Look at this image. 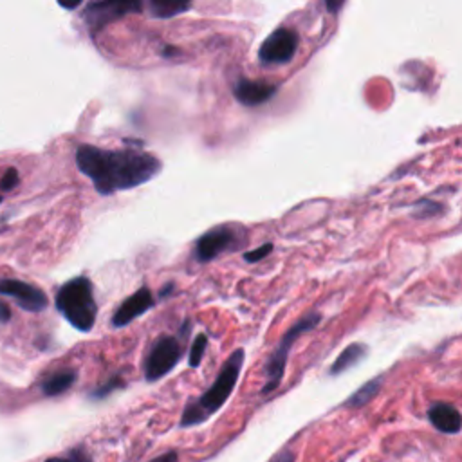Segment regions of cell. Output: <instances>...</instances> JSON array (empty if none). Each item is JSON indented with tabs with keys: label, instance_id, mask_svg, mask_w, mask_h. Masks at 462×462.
I'll return each mask as SVG.
<instances>
[{
	"label": "cell",
	"instance_id": "1",
	"mask_svg": "<svg viewBox=\"0 0 462 462\" xmlns=\"http://www.w3.org/2000/svg\"><path fill=\"white\" fill-rule=\"evenodd\" d=\"M76 164L99 195L137 188L157 177L162 168L153 153L134 148L106 150L94 144H81L76 150Z\"/></svg>",
	"mask_w": 462,
	"mask_h": 462
},
{
	"label": "cell",
	"instance_id": "2",
	"mask_svg": "<svg viewBox=\"0 0 462 462\" xmlns=\"http://www.w3.org/2000/svg\"><path fill=\"white\" fill-rule=\"evenodd\" d=\"M245 361V352L244 348H236L231 352V356L226 359V363L222 365L217 379L211 383V386L199 395L197 399L189 401L182 411L180 417V426L182 428H189V426H197L200 422H206L211 415H215L229 399V395L233 393L242 366Z\"/></svg>",
	"mask_w": 462,
	"mask_h": 462
},
{
	"label": "cell",
	"instance_id": "3",
	"mask_svg": "<svg viewBox=\"0 0 462 462\" xmlns=\"http://www.w3.org/2000/svg\"><path fill=\"white\" fill-rule=\"evenodd\" d=\"M56 309L74 328L90 332L97 316L92 282L87 276H76L65 282L56 292Z\"/></svg>",
	"mask_w": 462,
	"mask_h": 462
},
{
	"label": "cell",
	"instance_id": "4",
	"mask_svg": "<svg viewBox=\"0 0 462 462\" xmlns=\"http://www.w3.org/2000/svg\"><path fill=\"white\" fill-rule=\"evenodd\" d=\"M321 321V314L319 312H309L305 316H301L287 332L285 336L280 339L278 346L273 350V354L269 356L267 363H265V384L262 388V393H271L273 390H276L285 375V365H287V357H289V350L292 346V343L305 332L312 330L318 323Z\"/></svg>",
	"mask_w": 462,
	"mask_h": 462
},
{
	"label": "cell",
	"instance_id": "5",
	"mask_svg": "<svg viewBox=\"0 0 462 462\" xmlns=\"http://www.w3.org/2000/svg\"><path fill=\"white\" fill-rule=\"evenodd\" d=\"M182 357V346L175 336H161L144 359V377L153 383L171 372Z\"/></svg>",
	"mask_w": 462,
	"mask_h": 462
},
{
	"label": "cell",
	"instance_id": "6",
	"mask_svg": "<svg viewBox=\"0 0 462 462\" xmlns=\"http://www.w3.org/2000/svg\"><path fill=\"white\" fill-rule=\"evenodd\" d=\"M300 45V34L291 27L274 29L260 45L258 60L263 65H283L289 63Z\"/></svg>",
	"mask_w": 462,
	"mask_h": 462
},
{
	"label": "cell",
	"instance_id": "7",
	"mask_svg": "<svg viewBox=\"0 0 462 462\" xmlns=\"http://www.w3.org/2000/svg\"><path fill=\"white\" fill-rule=\"evenodd\" d=\"M236 236H238V231H235L233 226H229V224L211 227L202 236L197 238L195 249H193L195 260L200 263H206V262L220 256L222 253H226L236 245V242H238Z\"/></svg>",
	"mask_w": 462,
	"mask_h": 462
},
{
	"label": "cell",
	"instance_id": "8",
	"mask_svg": "<svg viewBox=\"0 0 462 462\" xmlns=\"http://www.w3.org/2000/svg\"><path fill=\"white\" fill-rule=\"evenodd\" d=\"M141 9V2H90L83 11V20L92 29H101L103 25Z\"/></svg>",
	"mask_w": 462,
	"mask_h": 462
},
{
	"label": "cell",
	"instance_id": "9",
	"mask_svg": "<svg viewBox=\"0 0 462 462\" xmlns=\"http://www.w3.org/2000/svg\"><path fill=\"white\" fill-rule=\"evenodd\" d=\"M0 294L11 296L22 309L29 312H40L49 305L47 294L42 289L31 283H25L22 280H13V278L0 280Z\"/></svg>",
	"mask_w": 462,
	"mask_h": 462
},
{
	"label": "cell",
	"instance_id": "10",
	"mask_svg": "<svg viewBox=\"0 0 462 462\" xmlns=\"http://www.w3.org/2000/svg\"><path fill=\"white\" fill-rule=\"evenodd\" d=\"M155 300L150 292V289L146 285L139 287L132 296H128L112 314V327L116 328H123L126 325H130L135 318H139L141 314L148 312L150 309H153Z\"/></svg>",
	"mask_w": 462,
	"mask_h": 462
},
{
	"label": "cell",
	"instance_id": "11",
	"mask_svg": "<svg viewBox=\"0 0 462 462\" xmlns=\"http://www.w3.org/2000/svg\"><path fill=\"white\" fill-rule=\"evenodd\" d=\"M278 92V87L273 83H265V81H253V79H245L240 78L235 85H233V96L236 97L238 103L245 105V106H258L267 103L274 94Z\"/></svg>",
	"mask_w": 462,
	"mask_h": 462
},
{
	"label": "cell",
	"instance_id": "12",
	"mask_svg": "<svg viewBox=\"0 0 462 462\" xmlns=\"http://www.w3.org/2000/svg\"><path fill=\"white\" fill-rule=\"evenodd\" d=\"M428 419L431 426L442 433L455 435L462 428L460 411L449 402H433L428 410Z\"/></svg>",
	"mask_w": 462,
	"mask_h": 462
},
{
	"label": "cell",
	"instance_id": "13",
	"mask_svg": "<svg viewBox=\"0 0 462 462\" xmlns=\"http://www.w3.org/2000/svg\"><path fill=\"white\" fill-rule=\"evenodd\" d=\"M366 352H368V348H366V345H363V343H352V345H348V346L336 357V361L332 363V366H330V370H328L330 375H339L341 372H345V370L356 366L361 359H365Z\"/></svg>",
	"mask_w": 462,
	"mask_h": 462
},
{
	"label": "cell",
	"instance_id": "14",
	"mask_svg": "<svg viewBox=\"0 0 462 462\" xmlns=\"http://www.w3.org/2000/svg\"><path fill=\"white\" fill-rule=\"evenodd\" d=\"M74 383H76V372L74 370H60V372H54L52 375H49L42 383V390H43L45 395L54 397V395H60V393L67 392Z\"/></svg>",
	"mask_w": 462,
	"mask_h": 462
},
{
	"label": "cell",
	"instance_id": "15",
	"mask_svg": "<svg viewBox=\"0 0 462 462\" xmlns=\"http://www.w3.org/2000/svg\"><path fill=\"white\" fill-rule=\"evenodd\" d=\"M381 383H383V377H375V379H370L366 384H363L359 390H356L350 399L345 402V406L348 408H359V406H365L366 402H370L375 393L379 392L381 388Z\"/></svg>",
	"mask_w": 462,
	"mask_h": 462
},
{
	"label": "cell",
	"instance_id": "16",
	"mask_svg": "<svg viewBox=\"0 0 462 462\" xmlns=\"http://www.w3.org/2000/svg\"><path fill=\"white\" fill-rule=\"evenodd\" d=\"M148 11L155 18H171L177 16L188 9H191V4H177V2H148Z\"/></svg>",
	"mask_w": 462,
	"mask_h": 462
},
{
	"label": "cell",
	"instance_id": "17",
	"mask_svg": "<svg viewBox=\"0 0 462 462\" xmlns=\"http://www.w3.org/2000/svg\"><path fill=\"white\" fill-rule=\"evenodd\" d=\"M206 346H208V336L204 332H200L193 343H191V348H189V354H188V361H189V366L191 368H197L202 361V356L206 352Z\"/></svg>",
	"mask_w": 462,
	"mask_h": 462
},
{
	"label": "cell",
	"instance_id": "18",
	"mask_svg": "<svg viewBox=\"0 0 462 462\" xmlns=\"http://www.w3.org/2000/svg\"><path fill=\"white\" fill-rule=\"evenodd\" d=\"M440 213H444V206L439 202H431V200H420L413 208V217H417V218H430V217H435Z\"/></svg>",
	"mask_w": 462,
	"mask_h": 462
},
{
	"label": "cell",
	"instance_id": "19",
	"mask_svg": "<svg viewBox=\"0 0 462 462\" xmlns=\"http://www.w3.org/2000/svg\"><path fill=\"white\" fill-rule=\"evenodd\" d=\"M45 462H92L90 455L83 449H72L65 455H58V457H51Z\"/></svg>",
	"mask_w": 462,
	"mask_h": 462
},
{
	"label": "cell",
	"instance_id": "20",
	"mask_svg": "<svg viewBox=\"0 0 462 462\" xmlns=\"http://www.w3.org/2000/svg\"><path fill=\"white\" fill-rule=\"evenodd\" d=\"M271 253H273V244H271V242H265L263 245H260V247H256V249H253V251L244 253V260L249 262V263H254V262L263 260V258L269 256Z\"/></svg>",
	"mask_w": 462,
	"mask_h": 462
},
{
	"label": "cell",
	"instance_id": "21",
	"mask_svg": "<svg viewBox=\"0 0 462 462\" xmlns=\"http://www.w3.org/2000/svg\"><path fill=\"white\" fill-rule=\"evenodd\" d=\"M18 180H20V177H18L16 168H7L5 173L0 179V189L2 191H11L18 184Z\"/></svg>",
	"mask_w": 462,
	"mask_h": 462
},
{
	"label": "cell",
	"instance_id": "22",
	"mask_svg": "<svg viewBox=\"0 0 462 462\" xmlns=\"http://www.w3.org/2000/svg\"><path fill=\"white\" fill-rule=\"evenodd\" d=\"M117 386H123V381H121L119 377H114V379H110L106 384L99 386L92 395H94V397H105L106 393H110V392H112V390H116Z\"/></svg>",
	"mask_w": 462,
	"mask_h": 462
},
{
	"label": "cell",
	"instance_id": "23",
	"mask_svg": "<svg viewBox=\"0 0 462 462\" xmlns=\"http://www.w3.org/2000/svg\"><path fill=\"white\" fill-rule=\"evenodd\" d=\"M150 462H179V455H177V451H166V453L152 458Z\"/></svg>",
	"mask_w": 462,
	"mask_h": 462
},
{
	"label": "cell",
	"instance_id": "24",
	"mask_svg": "<svg viewBox=\"0 0 462 462\" xmlns=\"http://www.w3.org/2000/svg\"><path fill=\"white\" fill-rule=\"evenodd\" d=\"M271 462H294V453L292 451H282Z\"/></svg>",
	"mask_w": 462,
	"mask_h": 462
},
{
	"label": "cell",
	"instance_id": "25",
	"mask_svg": "<svg viewBox=\"0 0 462 462\" xmlns=\"http://www.w3.org/2000/svg\"><path fill=\"white\" fill-rule=\"evenodd\" d=\"M9 318H11V310H9L7 303L0 301V321L5 323V321H9Z\"/></svg>",
	"mask_w": 462,
	"mask_h": 462
},
{
	"label": "cell",
	"instance_id": "26",
	"mask_svg": "<svg viewBox=\"0 0 462 462\" xmlns=\"http://www.w3.org/2000/svg\"><path fill=\"white\" fill-rule=\"evenodd\" d=\"M171 291H173V283H166V285L162 287V291L159 292V298H166Z\"/></svg>",
	"mask_w": 462,
	"mask_h": 462
},
{
	"label": "cell",
	"instance_id": "27",
	"mask_svg": "<svg viewBox=\"0 0 462 462\" xmlns=\"http://www.w3.org/2000/svg\"><path fill=\"white\" fill-rule=\"evenodd\" d=\"M325 5H327V7H328V9H330V11H332V13H336V11H337V9H339V7H341V5H343V2H337V4H332V2H327V4H325Z\"/></svg>",
	"mask_w": 462,
	"mask_h": 462
},
{
	"label": "cell",
	"instance_id": "28",
	"mask_svg": "<svg viewBox=\"0 0 462 462\" xmlns=\"http://www.w3.org/2000/svg\"><path fill=\"white\" fill-rule=\"evenodd\" d=\"M61 7H65V9H74V7H78L79 4H60Z\"/></svg>",
	"mask_w": 462,
	"mask_h": 462
},
{
	"label": "cell",
	"instance_id": "29",
	"mask_svg": "<svg viewBox=\"0 0 462 462\" xmlns=\"http://www.w3.org/2000/svg\"><path fill=\"white\" fill-rule=\"evenodd\" d=\"M0 202H2V197H0Z\"/></svg>",
	"mask_w": 462,
	"mask_h": 462
}]
</instances>
